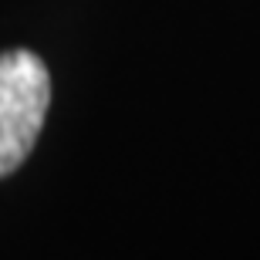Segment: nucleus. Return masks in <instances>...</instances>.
Returning <instances> with one entry per match:
<instances>
[{
	"label": "nucleus",
	"mask_w": 260,
	"mask_h": 260,
	"mask_svg": "<svg viewBox=\"0 0 260 260\" xmlns=\"http://www.w3.org/2000/svg\"><path fill=\"white\" fill-rule=\"evenodd\" d=\"M51 105L44 61L17 48L0 54V176L14 173L38 142Z\"/></svg>",
	"instance_id": "1"
}]
</instances>
